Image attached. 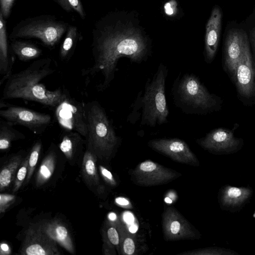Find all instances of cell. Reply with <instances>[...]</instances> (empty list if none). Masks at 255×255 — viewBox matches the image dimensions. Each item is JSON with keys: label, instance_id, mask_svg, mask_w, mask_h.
Instances as JSON below:
<instances>
[{"label": "cell", "instance_id": "1", "mask_svg": "<svg viewBox=\"0 0 255 255\" xmlns=\"http://www.w3.org/2000/svg\"><path fill=\"white\" fill-rule=\"evenodd\" d=\"M124 19L123 13L111 12L99 19L92 30L93 63L82 70V75L90 81L100 76L97 85L104 91L115 77L118 61L122 57L140 64L151 54V43L137 25Z\"/></svg>", "mask_w": 255, "mask_h": 255}, {"label": "cell", "instance_id": "2", "mask_svg": "<svg viewBox=\"0 0 255 255\" xmlns=\"http://www.w3.org/2000/svg\"><path fill=\"white\" fill-rule=\"evenodd\" d=\"M54 71L50 58L33 61L23 70L11 74L6 80L2 93V99H23L56 108L69 94L60 88L49 90L41 83Z\"/></svg>", "mask_w": 255, "mask_h": 255}, {"label": "cell", "instance_id": "3", "mask_svg": "<svg viewBox=\"0 0 255 255\" xmlns=\"http://www.w3.org/2000/svg\"><path fill=\"white\" fill-rule=\"evenodd\" d=\"M168 72L167 66L160 63L152 79L147 80L144 92L142 91L143 95L141 92L138 93L131 106L132 110L128 117V121L134 124L137 115L141 110L140 126L155 127L168 122L169 113L165 95Z\"/></svg>", "mask_w": 255, "mask_h": 255}, {"label": "cell", "instance_id": "4", "mask_svg": "<svg viewBox=\"0 0 255 255\" xmlns=\"http://www.w3.org/2000/svg\"><path fill=\"white\" fill-rule=\"evenodd\" d=\"M87 127V149L101 159H110L121 142L116 134L113 122L105 109L97 101L84 103Z\"/></svg>", "mask_w": 255, "mask_h": 255}, {"label": "cell", "instance_id": "5", "mask_svg": "<svg viewBox=\"0 0 255 255\" xmlns=\"http://www.w3.org/2000/svg\"><path fill=\"white\" fill-rule=\"evenodd\" d=\"M174 104L188 115H204L215 110L218 104L199 78L192 73L179 74L171 87Z\"/></svg>", "mask_w": 255, "mask_h": 255}, {"label": "cell", "instance_id": "6", "mask_svg": "<svg viewBox=\"0 0 255 255\" xmlns=\"http://www.w3.org/2000/svg\"><path fill=\"white\" fill-rule=\"evenodd\" d=\"M69 24L54 15H41L22 20L13 28L9 35L11 40L33 38L44 45L53 47L66 32Z\"/></svg>", "mask_w": 255, "mask_h": 255}, {"label": "cell", "instance_id": "7", "mask_svg": "<svg viewBox=\"0 0 255 255\" xmlns=\"http://www.w3.org/2000/svg\"><path fill=\"white\" fill-rule=\"evenodd\" d=\"M0 108V116L4 120L13 126H23L36 134L44 132L51 122V116L45 113L4 103Z\"/></svg>", "mask_w": 255, "mask_h": 255}, {"label": "cell", "instance_id": "8", "mask_svg": "<svg viewBox=\"0 0 255 255\" xmlns=\"http://www.w3.org/2000/svg\"><path fill=\"white\" fill-rule=\"evenodd\" d=\"M180 176L178 172L149 160L140 163L131 173L132 181L143 187L167 184Z\"/></svg>", "mask_w": 255, "mask_h": 255}, {"label": "cell", "instance_id": "9", "mask_svg": "<svg viewBox=\"0 0 255 255\" xmlns=\"http://www.w3.org/2000/svg\"><path fill=\"white\" fill-rule=\"evenodd\" d=\"M55 115L58 123L64 128L77 132L86 137L88 132L84 103L77 101L69 95L56 107Z\"/></svg>", "mask_w": 255, "mask_h": 255}, {"label": "cell", "instance_id": "10", "mask_svg": "<svg viewBox=\"0 0 255 255\" xmlns=\"http://www.w3.org/2000/svg\"><path fill=\"white\" fill-rule=\"evenodd\" d=\"M196 142L204 149L216 155L234 153L243 145L242 139L235 137L233 131L225 128L214 129L204 137L197 139Z\"/></svg>", "mask_w": 255, "mask_h": 255}, {"label": "cell", "instance_id": "11", "mask_svg": "<svg viewBox=\"0 0 255 255\" xmlns=\"http://www.w3.org/2000/svg\"><path fill=\"white\" fill-rule=\"evenodd\" d=\"M149 147L172 160L194 166L199 165V161L187 143L178 138H157L148 141Z\"/></svg>", "mask_w": 255, "mask_h": 255}, {"label": "cell", "instance_id": "12", "mask_svg": "<svg viewBox=\"0 0 255 255\" xmlns=\"http://www.w3.org/2000/svg\"><path fill=\"white\" fill-rule=\"evenodd\" d=\"M162 229L165 240H195L201 234L182 215L173 208L166 210L162 216Z\"/></svg>", "mask_w": 255, "mask_h": 255}, {"label": "cell", "instance_id": "13", "mask_svg": "<svg viewBox=\"0 0 255 255\" xmlns=\"http://www.w3.org/2000/svg\"><path fill=\"white\" fill-rule=\"evenodd\" d=\"M21 255H57L60 253L56 243L41 228L30 227L27 230L20 250Z\"/></svg>", "mask_w": 255, "mask_h": 255}, {"label": "cell", "instance_id": "14", "mask_svg": "<svg viewBox=\"0 0 255 255\" xmlns=\"http://www.w3.org/2000/svg\"><path fill=\"white\" fill-rule=\"evenodd\" d=\"M233 76L241 95L246 97L253 95L255 91V73L247 36L243 54L237 64Z\"/></svg>", "mask_w": 255, "mask_h": 255}, {"label": "cell", "instance_id": "15", "mask_svg": "<svg viewBox=\"0 0 255 255\" xmlns=\"http://www.w3.org/2000/svg\"><path fill=\"white\" fill-rule=\"evenodd\" d=\"M253 193V189L249 185L236 187L226 184L219 191L218 203L223 211L239 212L250 202Z\"/></svg>", "mask_w": 255, "mask_h": 255}, {"label": "cell", "instance_id": "16", "mask_svg": "<svg viewBox=\"0 0 255 255\" xmlns=\"http://www.w3.org/2000/svg\"><path fill=\"white\" fill-rule=\"evenodd\" d=\"M221 21L220 8L215 7L206 27L205 59L207 63H210L216 55L220 38Z\"/></svg>", "mask_w": 255, "mask_h": 255}, {"label": "cell", "instance_id": "17", "mask_svg": "<svg viewBox=\"0 0 255 255\" xmlns=\"http://www.w3.org/2000/svg\"><path fill=\"white\" fill-rule=\"evenodd\" d=\"M246 36L242 32L234 30L230 31L227 37L225 47V64L233 76L243 54Z\"/></svg>", "mask_w": 255, "mask_h": 255}, {"label": "cell", "instance_id": "18", "mask_svg": "<svg viewBox=\"0 0 255 255\" xmlns=\"http://www.w3.org/2000/svg\"><path fill=\"white\" fill-rule=\"evenodd\" d=\"M5 19L0 13V85L5 82L12 74L14 63L13 57L10 54V47L6 30Z\"/></svg>", "mask_w": 255, "mask_h": 255}, {"label": "cell", "instance_id": "19", "mask_svg": "<svg viewBox=\"0 0 255 255\" xmlns=\"http://www.w3.org/2000/svg\"><path fill=\"white\" fill-rule=\"evenodd\" d=\"M42 230L56 243L71 254L75 249L70 233L65 225L59 221L44 223L40 226Z\"/></svg>", "mask_w": 255, "mask_h": 255}, {"label": "cell", "instance_id": "20", "mask_svg": "<svg viewBox=\"0 0 255 255\" xmlns=\"http://www.w3.org/2000/svg\"><path fill=\"white\" fill-rule=\"evenodd\" d=\"M9 47L12 54L23 62L36 59L42 53V50L36 45L27 41L13 40Z\"/></svg>", "mask_w": 255, "mask_h": 255}, {"label": "cell", "instance_id": "21", "mask_svg": "<svg viewBox=\"0 0 255 255\" xmlns=\"http://www.w3.org/2000/svg\"><path fill=\"white\" fill-rule=\"evenodd\" d=\"M97 159V157L93 152L87 149L83 159L82 172L84 180L90 186H96L99 183Z\"/></svg>", "mask_w": 255, "mask_h": 255}, {"label": "cell", "instance_id": "22", "mask_svg": "<svg viewBox=\"0 0 255 255\" xmlns=\"http://www.w3.org/2000/svg\"><path fill=\"white\" fill-rule=\"evenodd\" d=\"M20 155L12 156L2 168L0 173V190L7 188L14 179L16 172L21 163Z\"/></svg>", "mask_w": 255, "mask_h": 255}, {"label": "cell", "instance_id": "23", "mask_svg": "<svg viewBox=\"0 0 255 255\" xmlns=\"http://www.w3.org/2000/svg\"><path fill=\"white\" fill-rule=\"evenodd\" d=\"M56 155L54 151H50L43 159L37 173L35 178L36 187H40L51 177L56 166Z\"/></svg>", "mask_w": 255, "mask_h": 255}, {"label": "cell", "instance_id": "24", "mask_svg": "<svg viewBox=\"0 0 255 255\" xmlns=\"http://www.w3.org/2000/svg\"><path fill=\"white\" fill-rule=\"evenodd\" d=\"M13 125L6 121L0 123V149L5 150L9 148L12 141L23 139L25 135L13 127Z\"/></svg>", "mask_w": 255, "mask_h": 255}, {"label": "cell", "instance_id": "25", "mask_svg": "<svg viewBox=\"0 0 255 255\" xmlns=\"http://www.w3.org/2000/svg\"><path fill=\"white\" fill-rule=\"evenodd\" d=\"M78 39L77 27L74 25H69L59 50V57L62 60H68L71 56Z\"/></svg>", "mask_w": 255, "mask_h": 255}, {"label": "cell", "instance_id": "26", "mask_svg": "<svg viewBox=\"0 0 255 255\" xmlns=\"http://www.w3.org/2000/svg\"><path fill=\"white\" fill-rule=\"evenodd\" d=\"M81 135L77 132L69 131L61 140L59 148L67 159H71L82 141Z\"/></svg>", "mask_w": 255, "mask_h": 255}, {"label": "cell", "instance_id": "27", "mask_svg": "<svg viewBox=\"0 0 255 255\" xmlns=\"http://www.w3.org/2000/svg\"><path fill=\"white\" fill-rule=\"evenodd\" d=\"M67 12L77 13L82 19L86 18V12L81 0H53Z\"/></svg>", "mask_w": 255, "mask_h": 255}, {"label": "cell", "instance_id": "28", "mask_svg": "<svg viewBox=\"0 0 255 255\" xmlns=\"http://www.w3.org/2000/svg\"><path fill=\"white\" fill-rule=\"evenodd\" d=\"M188 255H240L236 251L223 247H212L194 250Z\"/></svg>", "mask_w": 255, "mask_h": 255}, {"label": "cell", "instance_id": "29", "mask_svg": "<svg viewBox=\"0 0 255 255\" xmlns=\"http://www.w3.org/2000/svg\"><path fill=\"white\" fill-rule=\"evenodd\" d=\"M42 144L41 141H36L33 145L30 154L28 155V173L26 178V182H28L33 174L35 167L37 164L41 149Z\"/></svg>", "mask_w": 255, "mask_h": 255}, {"label": "cell", "instance_id": "30", "mask_svg": "<svg viewBox=\"0 0 255 255\" xmlns=\"http://www.w3.org/2000/svg\"><path fill=\"white\" fill-rule=\"evenodd\" d=\"M28 156L22 161L14 178L13 192H16L20 188L28 173Z\"/></svg>", "mask_w": 255, "mask_h": 255}, {"label": "cell", "instance_id": "31", "mask_svg": "<svg viewBox=\"0 0 255 255\" xmlns=\"http://www.w3.org/2000/svg\"><path fill=\"white\" fill-rule=\"evenodd\" d=\"M15 196L9 194L0 195V211L3 213L12 204L15 199Z\"/></svg>", "mask_w": 255, "mask_h": 255}, {"label": "cell", "instance_id": "32", "mask_svg": "<svg viewBox=\"0 0 255 255\" xmlns=\"http://www.w3.org/2000/svg\"><path fill=\"white\" fill-rule=\"evenodd\" d=\"M15 0H0L1 13L4 19L7 18L11 12Z\"/></svg>", "mask_w": 255, "mask_h": 255}, {"label": "cell", "instance_id": "33", "mask_svg": "<svg viewBox=\"0 0 255 255\" xmlns=\"http://www.w3.org/2000/svg\"><path fill=\"white\" fill-rule=\"evenodd\" d=\"M123 249L126 254L128 255L133 254L135 249L133 240L130 238H126L124 242Z\"/></svg>", "mask_w": 255, "mask_h": 255}, {"label": "cell", "instance_id": "34", "mask_svg": "<svg viewBox=\"0 0 255 255\" xmlns=\"http://www.w3.org/2000/svg\"><path fill=\"white\" fill-rule=\"evenodd\" d=\"M177 5L175 0H171L166 2L164 6L165 13L169 16L174 15L176 12Z\"/></svg>", "mask_w": 255, "mask_h": 255}, {"label": "cell", "instance_id": "35", "mask_svg": "<svg viewBox=\"0 0 255 255\" xmlns=\"http://www.w3.org/2000/svg\"><path fill=\"white\" fill-rule=\"evenodd\" d=\"M107 236L110 242L114 245H118L119 244V237L116 229L111 227L107 230Z\"/></svg>", "mask_w": 255, "mask_h": 255}, {"label": "cell", "instance_id": "36", "mask_svg": "<svg viewBox=\"0 0 255 255\" xmlns=\"http://www.w3.org/2000/svg\"><path fill=\"white\" fill-rule=\"evenodd\" d=\"M101 173L105 180L110 185L114 186L116 185V181L111 172L102 166H100Z\"/></svg>", "mask_w": 255, "mask_h": 255}, {"label": "cell", "instance_id": "37", "mask_svg": "<svg viewBox=\"0 0 255 255\" xmlns=\"http://www.w3.org/2000/svg\"><path fill=\"white\" fill-rule=\"evenodd\" d=\"M116 202L121 205L126 206L129 204V202L124 198L119 197L116 199Z\"/></svg>", "mask_w": 255, "mask_h": 255}, {"label": "cell", "instance_id": "38", "mask_svg": "<svg viewBox=\"0 0 255 255\" xmlns=\"http://www.w3.org/2000/svg\"><path fill=\"white\" fill-rule=\"evenodd\" d=\"M1 248V252L3 251L7 253V252L9 251V248L7 244H1L0 246Z\"/></svg>", "mask_w": 255, "mask_h": 255}, {"label": "cell", "instance_id": "39", "mask_svg": "<svg viewBox=\"0 0 255 255\" xmlns=\"http://www.w3.org/2000/svg\"><path fill=\"white\" fill-rule=\"evenodd\" d=\"M125 220L128 222H130L132 221L133 217L130 214H128L125 215Z\"/></svg>", "mask_w": 255, "mask_h": 255}, {"label": "cell", "instance_id": "40", "mask_svg": "<svg viewBox=\"0 0 255 255\" xmlns=\"http://www.w3.org/2000/svg\"><path fill=\"white\" fill-rule=\"evenodd\" d=\"M137 226L135 225H131L129 228V231L131 233H134L137 230Z\"/></svg>", "mask_w": 255, "mask_h": 255}, {"label": "cell", "instance_id": "41", "mask_svg": "<svg viewBox=\"0 0 255 255\" xmlns=\"http://www.w3.org/2000/svg\"><path fill=\"white\" fill-rule=\"evenodd\" d=\"M109 218L111 220H115L116 219V215L115 213H112L109 215Z\"/></svg>", "mask_w": 255, "mask_h": 255}, {"label": "cell", "instance_id": "42", "mask_svg": "<svg viewBox=\"0 0 255 255\" xmlns=\"http://www.w3.org/2000/svg\"><path fill=\"white\" fill-rule=\"evenodd\" d=\"M165 201L166 203H169V204L171 203H172V201L171 200V199H170L169 198H168V197H166V198H165Z\"/></svg>", "mask_w": 255, "mask_h": 255}, {"label": "cell", "instance_id": "43", "mask_svg": "<svg viewBox=\"0 0 255 255\" xmlns=\"http://www.w3.org/2000/svg\"><path fill=\"white\" fill-rule=\"evenodd\" d=\"M253 36H254V40H255V29L253 32Z\"/></svg>", "mask_w": 255, "mask_h": 255}]
</instances>
